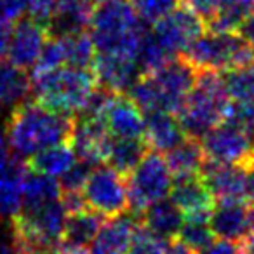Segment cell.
<instances>
[{
	"label": "cell",
	"mask_w": 254,
	"mask_h": 254,
	"mask_svg": "<svg viewBox=\"0 0 254 254\" xmlns=\"http://www.w3.org/2000/svg\"><path fill=\"white\" fill-rule=\"evenodd\" d=\"M73 127V115L47 108L39 101H23L12 108L5 136L18 159H30L47 146L70 141Z\"/></svg>",
	"instance_id": "cell-1"
},
{
	"label": "cell",
	"mask_w": 254,
	"mask_h": 254,
	"mask_svg": "<svg viewBox=\"0 0 254 254\" xmlns=\"http://www.w3.org/2000/svg\"><path fill=\"white\" fill-rule=\"evenodd\" d=\"M198 70L183 56H176L153 73L139 75L129 87V98L143 113H180L197 80Z\"/></svg>",
	"instance_id": "cell-2"
},
{
	"label": "cell",
	"mask_w": 254,
	"mask_h": 254,
	"mask_svg": "<svg viewBox=\"0 0 254 254\" xmlns=\"http://www.w3.org/2000/svg\"><path fill=\"white\" fill-rule=\"evenodd\" d=\"M89 33L99 54H124L138 60L148 30L129 0H106L94 7Z\"/></svg>",
	"instance_id": "cell-3"
},
{
	"label": "cell",
	"mask_w": 254,
	"mask_h": 254,
	"mask_svg": "<svg viewBox=\"0 0 254 254\" xmlns=\"http://www.w3.org/2000/svg\"><path fill=\"white\" fill-rule=\"evenodd\" d=\"M96 87L98 77L92 68L64 64L46 73L32 75V94L35 101L68 115L80 112Z\"/></svg>",
	"instance_id": "cell-4"
},
{
	"label": "cell",
	"mask_w": 254,
	"mask_h": 254,
	"mask_svg": "<svg viewBox=\"0 0 254 254\" xmlns=\"http://www.w3.org/2000/svg\"><path fill=\"white\" fill-rule=\"evenodd\" d=\"M230 99L219 71L198 70L193 89L180 112V122L187 136L202 139L211 129L219 126Z\"/></svg>",
	"instance_id": "cell-5"
},
{
	"label": "cell",
	"mask_w": 254,
	"mask_h": 254,
	"mask_svg": "<svg viewBox=\"0 0 254 254\" xmlns=\"http://www.w3.org/2000/svg\"><path fill=\"white\" fill-rule=\"evenodd\" d=\"M181 56L197 70L211 71H226L254 61L253 49L239 32L212 30L195 39Z\"/></svg>",
	"instance_id": "cell-6"
},
{
	"label": "cell",
	"mask_w": 254,
	"mask_h": 254,
	"mask_svg": "<svg viewBox=\"0 0 254 254\" xmlns=\"http://www.w3.org/2000/svg\"><path fill=\"white\" fill-rule=\"evenodd\" d=\"M173 178L166 157L150 150L138 167L126 178L131 211L141 214L153 202L166 198L173 188Z\"/></svg>",
	"instance_id": "cell-7"
},
{
	"label": "cell",
	"mask_w": 254,
	"mask_h": 254,
	"mask_svg": "<svg viewBox=\"0 0 254 254\" xmlns=\"http://www.w3.org/2000/svg\"><path fill=\"white\" fill-rule=\"evenodd\" d=\"M85 205L103 218H115L129 207L127 181L110 166H98L91 171L82 190Z\"/></svg>",
	"instance_id": "cell-8"
},
{
	"label": "cell",
	"mask_w": 254,
	"mask_h": 254,
	"mask_svg": "<svg viewBox=\"0 0 254 254\" xmlns=\"http://www.w3.org/2000/svg\"><path fill=\"white\" fill-rule=\"evenodd\" d=\"M205 159L216 164H233L247 169L254 166V134L228 122L216 126L202 138Z\"/></svg>",
	"instance_id": "cell-9"
},
{
	"label": "cell",
	"mask_w": 254,
	"mask_h": 254,
	"mask_svg": "<svg viewBox=\"0 0 254 254\" xmlns=\"http://www.w3.org/2000/svg\"><path fill=\"white\" fill-rule=\"evenodd\" d=\"M207 30L204 19L187 4L178 5L167 16L153 23L152 35L173 56H181L195 39Z\"/></svg>",
	"instance_id": "cell-10"
},
{
	"label": "cell",
	"mask_w": 254,
	"mask_h": 254,
	"mask_svg": "<svg viewBox=\"0 0 254 254\" xmlns=\"http://www.w3.org/2000/svg\"><path fill=\"white\" fill-rule=\"evenodd\" d=\"M51 37V30L47 25L33 19L32 16L28 18H19L16 25L12 26L11 40H9L7 54L12 64L30 70L35 66L47 39Z\"/></svg>",
	"instance_id": "cell-11"
},
{
	"label": "cell",
	"mask_w": 254,
	"mask_h": 254,
	"mask_svg": "<svg viewBox=\"0 0 254 254\" xmlns=\"http://www.w3.org/2000/svg\"><path fill=\"white\" fill-rule=\"evenodd\" d=\"M113 136L106 129L105 120L101 119H82L75 117V127L70 143L78 160L98 167L106 164Z\"/></svg>",
	"instance_id": "cell-12"
},
{
	"label": "cell",
	"mask_w": 254,
	"mask_h": 254,
	"mask_svg": "<svg viewBox=\"0 0 254 254\" xmlns=\"http://www.w3.org/2000/svg\"><path fill=\"white\" fill-rule=\"evenodd\" d=\"M200 178L218 202H246L249 193V169L233 164L205 162Z\"/></svg>",
	"instance_id": "cell-13"
},
{
	"label": "cell",
	"mask_w": 254,
	"mask_h": 254,
	"mask_svg": "<svg viewBox=\"0 0 254 254\" xmlns=\"http://www.w3.org/2000/svg\"><path fill=\"white\" fill-rule=\"evenodd\" d=\"M103 120L113 138H145L143 112L124 92L113 94Z\"/></svg>",
	"instance_id": "cell-14"
},
{
	"label": "cell",
	"mask_w": 254,
	"mask_h": 254,
	"mask_svg": "<svg viewBox=\"0 0 254 254\" xmlns=\"http://www.w3.org/2000/svg\"><path fill=\"white\" fill-rule=\"evenodd\" d=\"M96 77L101 87H106L113 92L129 91L136 78L139 77L138 60L132 56H124V54H96L94 61Z\"/></svg>",
	"instance_id": "cell-15"
},
{
	"label": "cell",
	"mask_w": 254,
	"mask_h": 254,
	"mask_svg": "<svg viewBox=\"0 0 254 254\" xmlns=\"http://www.w3.org/2000/svg\"><path fill=\"white\" fill-rule=\"evenodd\" d=\"M214 237L230 242H242L251 233V207L246 202H219L209 218Z\"/></svg>",
	"instance_id": "cell-16"
},
{
	"label": "cell",
	"mask_w": 254,
	"mask_h": 254,
	"mask_svg": "<svg viewBox=\"0 0 254 254\" xmlns=\"http://www.w3.org/2000/svg\"><path fill=\"white\" fill-rule=\"evenodd\" d=\"M171 198L183 211L185 218L211 216L214 209V197L200 176L176 178L171 188Z\"/></svg>",
	"instance_id": "cell-17"
},
{
	"label": "cell",
	"mask_w": 254,
	"mask_h": 254,
	"mask_svg": "<svg viewBox=\"0 0 254 254\" xmlns=\"http://www.w3.org/2000/svg\"><path fill=\"white\" fill-rule=\"evenodd\" d=\"M134 230V212L108 218L92 240L89 254H127Z\"/></svg>",
	"instance_id": "cell-18"
},
{
	"label": "cell",
	"mask_w": 254,
	"mask_h": 254,
	"mask_svg": "<svg viewBox=\"0 0 254 254\" xmlns=\"http://www.w3.org/2000/svg\"><path fill=\"white\" fill-rule=\"evenodd\" d=\"M145 139L150 150L167 153L187 139V132L174 113L152 112L145 117Z\"/></svg>",
	"instance_id": "cell-19"
},
{
	"label": "cell",
	"mask_w": 254,
	"mask_h": 254,
	"mask_svg": "<svg viewBox=\"0 0 254 254\" xmlns=\"http://www.w3.org/2000/svg\"><path fill=\"white\" fill-rule=\"evenodd\" d=\"M143 225L148 226L152 232L160 235L166 240H173L178 237L181 226L185 223V214L173 198H162L153 202L152 205L141 212Z\"/></svg>",
	"instance_id": "cell-20"
},
{
	"label": "cell",
	"mask_w": 254,
	"mask_h": 254,
	"mask_svg": "<svg viewBox=\"0 0 254 254\" xmlns=\"http://www.w3.org/2000/svg\"><path fill=\"white\" fill-rule=\"evenodd\" d=\"M26 162L12 159L5 173L0 174V219H12L23 209V178Z\"/></svg>",
	"instance_id": "cell-21"
},
{
	"label": "cell",
	"mask_w": 254,
	"mask_h": 254,
	"mask_svg": "<svg viewBox=\"0 0 254 254\" xmlns=\"http://www.w3.org/2000/svg\"><path fill=\"white\" fill-rule=\"evenodd\" d=\"M166 160L174 178L200 176L205 162V152L202 146V139L187 136L183 143L166 153Z\"/></svg>",
	"instance_id": "cell-22"
},
{
	"label": "cell",
	"mask_w": 254,
	"mask_h": 254,
	"mask_svg": "<svg viewBox=\"0 0 254 254\" xmlns=\"http://www.w3.org/2000/svg\"><path fill=\"white\" fill-rule=\"evenodd\" d=\"M75 159H77V155H75L71 143L64 141L37 152L35 155L26 159V166L35 173L61 178L75 164Z\"/></svg>",
	"instance_id": "cell-23"
},
{
	"label": "cell",
	"mask_w": 254,
	"mask_h": 254,
	"mask_svg": "<svg viewBox=\"0 0 254 254\" xmlns=\"http://www.w3.org/2000/svg\"><path fill=\"white\" fill-rule=\"evenodd\" d=\"M148 152L150 146L145 138H113L106 164L127 178Z\"/></svg>",
	"instance_id": "cell-24"
},
{
	"label": "cell",
	"mask_w": 254,
	"mask_h": 254,
	"mask_svg": "<svg viewBox=\"0 0 254 254\" xmlns=\"http://www.w3.org/2000/svg\"><path fill=\"white\" fill-rule=\"evenodd\" d=\"M61 197H63V190L60 181L47 174L26 169L23 178V207H40L49 202L60 200Z\"/></svg>",
	"instance_id": "cell-25"
},
{
	"label": "cell",
	"mask_w": 254,
	"mask_h": 254,
	"mask_svg": "<svg viewBox=\"0 0 254 254\" xmlns=\"http://www.w3.org/2000/svg\"><path fill=\"white\" fill-rule=\"evenodd\" d=\"M32 92V78L26 70L12 64L11 61H0V105L12 106L25 101Z\"/></svg>",
	"instance_id": "cell-26"
},
{
	"label": "cell",
	"mask_w": 254,
	"mask_h": 254,
	"mask_svg": "<svg viewBox=\"0 0 254 254\" xmlns=\"http://www.w3.org/2000/svg\"><path fill=\"white\" fill-rule=\"evenodd\" d=\"M253 14L254 0H219L218 12L205 26L212 32H239Z\"/></svg>",
	"instance_id": "cell-27"
},
{
	"label": "cell",
	"mask_w": 254,
	"mask_h": 254,
	"mask_svg": "<svg viewBox=\"0 0 254 254\" xmlns=\"http://www.w3.org/2000/svg\"><path fill=\"white\" fill-rule=\"evenodd\" d=\"M63 42L66 49V64L78 68H92L96 61V46L87 30L73 33H64Z\"/></svg>",
	"instance_id": "cell-28"
},
{
	"label": "cell",
	"mask_w": 254,
	"mask_h": 254,
	"mask_svg": "<svg viewBox=\"0 0 254 254\" xmlns=\"http://www.w3.org/2000/svg\"><path fill=\"white\" fill-rule=\"evenodd\" d=\"M223 80L233 101L254 105V61L223 71Z\"/></svg>",
	"instance_id": "cell-29"
},
{
	"label": "cell",
	"mask_w": 254,
	"mask_h": 254,
	"mask_svg": "<svg viewBox=\"0 0 254 254\" xmlns=\"http://www.w3.org/2000/svg\"><path fill=\"white\" fill-rule=\"evenodd\" d=\"M173 58V54L152 35V32H146V35L143 37V42L139 46L138 51V66L139 73H153L159 68H162L166 63H169Z\"/></svg>",
	"instance_id": "cell-30"
},
{
	"label": "cell",
	"mask_w": 254,
	"mask_h": 254,
	"mask_svg": "<svg viewBox=\"0 0 254 254\" xmlns=\"http://www.w3.org/2000/svg\"><path fill=\"white\" fill-rule=\"evenodd\" d=\"M211 216H197V218H185V223L181 226L178 239L183 244H187L190 249L200 251L214 242V233L209 225Z\"/></svg>",
	"instance_id": "cell-31"
},
{
	"label": "cell",
	"mask_w": 254,
	"mask_h": 254,
	"mask_svg": "<svg viewBox=\"0 0 254 254\" xmlns=\"http://www.w3.org/2000/svg\"><path fill=\"white\" fill-rule=\"evenodd\" d=\"M169 240L162 239L145 225H136L127 254H166Z\"/></svg>",
	"instance_id": "cell-32"
},
{
	"label": "cell",
	"mask_w": 254,
	"mask_h": 254,
	"mask_svg": "<svg viewBox=\"0 0 254 254\" xmlns=\"http://www.w3.org/2000/svg\"><path fill=\"white\" fill-rule=\"evenodd\" d=\"M64 64H66V49H64L63 37H49L35 66H33V75L46 73V71L56 70V68L64 66Z\"/></svg>",
	"instance_id": "cell-33"
},
{
	"label": "cell",
	"mask_w": 254,
	"mask_h": 254,
	"mask_svg": "<svg viewBox=\"0 0 254 254\" xmlns=\"http://www.w3.org/2000/svg\"><path fill=\"white\" fill-rule=\"evenodd\" d=\"M145 23H157L178 7L180 0H129Z\"/></svg>",
	"instance_id": "cell-34"
},
{
	"label": "cell",
	"mask_w": 254,
	"mask_h": 254,
	"mask_svg": "<svg viewBox=\"0 0 254 254\" xmlns=\"http://www.w3.org/2000/svg\"><path fill=\"white\" fill-rule=\"evenodd\" d=\"M77 2H80V0H32L28 12L33 19L49 26L51 19L54 16L60 14L64 9H68L70 5L77 4Z\"/></svg>",
	"instance_id": "cell-35"
},
{
	"label": "cell",
	"mask_w": 254,
	"mask_h": 254,
	"mask_svg": "<svg viewBox=\"0 0 254 254\" xmlns=\"http://www.w3.org/2000/svg\"><path fill=\"white\" fill-rule=\"evenodd\" d=\"M223 122H228L232 126L244 129V131L254 134V105L242 101H230L228 108H226L225 119Z\"/></svg>",
	"instance_id": "cell-36"
},
{
	"label": "cell",
	"mask_w": 254,
	"mask_h": 254,
	"mask_svg": "<svg viewBox=\"0 0 254 254\" xmlns=\"http://www.w3.org/2000/svg\"><path fill=\"white\" fill-rule=\"evenodd\" d=\"M94 167H91L89 164L78 160V164L75 162L66 173L61 176V190L63 193H82L85 187V181H87L89 174Z\"/></svg>",
	"instance_id": "cell-37"
},
{
	"label": "cell",
	"mask_w": 254,
	"mask_h": 254,
	"mask_svg": "<svg viewBox=\"0 0 254 254\" xmlns=\"http://www.w3.org/2000/svg\"><path fill=\"white\" fill-rule=\"evenodd\" d=\"M32 0H0V19L7 23L18 21L30 7Z\"/></svg>",
	"instance_id": "cell-38"
},
{
	"label": "cell",
	"mask_w": 254,
	"mask_h": 254,
	"mask_svg": "<svg viewBox=\"0 0 254 254\" xmlns=\"http://www.w3.org/2000/svg\"><path fill=\"white\" fill-rule=\"evenodd\" d=\"M187 5L193 9V11L204 19L205 25H207L216 16V12H218L219 0H187Z\"/></svg>",
	"instance_id": "cell-39"
},
{
	"label": "cell",
	"mask_w": 254,
	"mask_h": 254,
	"mask_svg": "<svg viewBox=\"0 0 254 254\" xmlns=\"http://www.w3.org/2000/svg\"><path fill=\"white\" fill-rule=\"evenodd\" d=\"M197 254H244L239 242H230V240H214L207 247L197 251Z\"/></svg>",
	"instance_id": "cell-40"
},
{
	"label": "cell",
	"mask_w": 254,
	"mask_h": 254,
	"mask_svg": "<svg viewBox=\"0 0 254 254\" xmlns=\"http://www.w3.org/2000/svg\"><path fill=\"white\" fill-rule=\"evenodd\" d=\"M11 164H12V157H11V153H9L7 136H5V131L0 129V174L5 173Z\"/></svg>",
	"instance_id": "cell-41"
},
{
	"label": "cell",
	"mask_w": 254,
	"mask_h": 254,
	"mask_svg": "<svg viewBox=\"0 0 254 254\" xmlns=\"http://www.w3.org/2000/svg\"><path fill=\"white\" fill-rule=\"evenodd\" d=\"M11 32H12V23L2 21V19H0V61H2V58L7 54Z\"/></svg>",
	"instance_id": "cell-42"
},
{
	"label": "cell",
	"mask_w": 254,
	"mask_h": 254,
	"mask_svg": "<svg viewBox=\"0 0 254 254\" xmlns=\"http://www.w3.org/2000/svg\"><path fill=\"white\" fill-rule=\"evenodd\" d=\"M239 33L247 40V44H249L251 49H253V53H254V14L249 16V18L244 21V25L240 26Z\"/></svg>",
	"instance_id": "cell-43"
},
{
	"label": "cell",
	"mask_w": 254,
	"mask_h": 254,
	"mask_svg": "<svg viewBox=\"0 0 254 254\" xmlns=\"http://www.w3.org/2000/svg\"><path fill=\"white\" fill-rule=\"evenodd\" d=\"M195 251L190 249L187 244H183L180 239H173L169 240V246H167V253L166 254H193Z\"/></svg>",
	"instance_id": "cell-44"
},
{
	"label": "cell",
	"mask_w": 254,
	"mask_h": 254,
	"mask_svg": "<svg viewBox=\"0 0 254 254\" xmlns=\"http://www.w3.org/2000/svg\"><path fill=\"white\" fill-rule=\"evenodd\" d=\"M0 254H19L14 242H7L4 237H0Z\"/></svg>",
	"instance_id": "cell-45"
},
{
	"label": "cell",
	"mask_w": 254,
	"mask_h": 254,
	"mask_svg": "<svg viewBox=\"0 0 254 254\" xmlns=\"http://www.w3.org/2000/svg\"><path fill=\"white\" fill-rule=\"evenodd\" d=\"M240 247H242L244 254H254V233L247 235L246 239L240 242Z\"/></svg>",
	"instance_id": "cell-46"
},
{
	"label": "cell",
	"mask_w": 254,
	"mask_h": 254,
	"mask_svg": "<svg viewBox=\"0 0 254 254\" xmlns=\"http://www.w3.org/2000/svg\"><path fill=\"white\" fill-rule=\"evenodd\" d=\"M247 198H251L254 204V166L249 169V193H247Z\"/></svg>",
	"instance_id": "cell-47"
},
{
	"label": "cell",
	"mask_w": 254,
	"mask_h": 254,
	"mask_svg": "<svg viewBox=\"0 0 254 254\" xmlns=\"http://www.w3.org/2000/svg\"><path fill=\"white\" fill-rule=\"evenodd\" d=\"M92 2H94V4L98 5V4H101V2H106V0H92Z\"/></svg>",
	"instance_id": "cell-48"
},
{
	"label": "cell",
	"mask_w": 254,
	"mask_h": 254,
	"mask_svg": "<svg viewBox=\"0 0 254 254\" xmlns=\"http://www.w3.org/2000/svg\"><path fill=\"white\" fill-rule=\"evenodd\" d=\"M47 254H60V253H58V251H54V253H47Z\"/></svg>",
	"instance_id": "cell-49"
}]
</instances>
